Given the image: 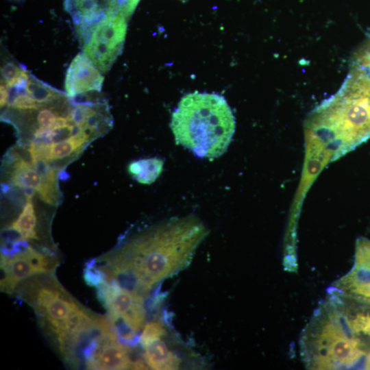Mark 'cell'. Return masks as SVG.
<instances>
[{"label":"cell","instance_id":"obj_10","mask_svg":"<svg viewBox=\"0 0 370 370\" xmlns=\"http://www.w3.org/2000/svg\"><path fill=\"white\" fill-rule=\"evenodd\" d=\"M97 288L98 299L111 318H120L136 331L143 326L146 309L143 296L122 288L116 280L106 282Z\"/></svg>","mask_w":370,"mask_h":370},{"label":"cell","instance_id":"obj_24","mask_svg":"<svg viewBox=\"0 0 370 370\" xmlns=\"http://www.w3.org/2000/svg\"><path fill=\"white\" fill-rule=\"evenodd\" d=\"M10 1L18 2V1H23V0H10Z\"/></svg>","mask_w":370,"mask_h":370},{"label":"cell","instance_id":"obj_5","mask_svg":"<svg viewBox=\"0 0 370 370\" xmlns=\"http://www.w3.org/2000/svg\"><path fill=\"white\" fill-rule=\"evenodd\" d=\"M18 285V296L34 309L40 328L60 352L95 316L82 307L51 273L34 275Z\"/></svg>","mask_w":370,"mask_h":370},{"label":"cell","instance_id":"obj_14","mask_svg":"<svg viewBox=\"0 0 370 370\" xmlns=\"http://www.w3.org/2000/svg\"><path fill=\"white\" fill-rule=\"evenodd\" d=\"M132 363L128 347L120 343L116 338L106 337L86 367L102 370L127 369H132Z\"/></svg>","mask_w":370,"mask_h":370},{"label":"cell","instance_id":"obj_12","mask_svg":"<svg viewBox=\"0 0 370 370\" xmlns=\"http://www.w3.org/2000/svg\"><path fill=\"white\" fill-rule=\"evenodd\" d=\"M92 141L88 138H70L54 143H29V149L33 158L45 160L60 173L75 160Z\"/></svg>","mask_w":370,"mask_h":370},{"label":"cell","instance_id":"obj_8","mask_svg":"<svg viewBox=\"0 0 370 370\" xmlns=\"http://www.w3.org/2000/svg\"><path fill=\"white\" fill-rule=\"evenodd\" d=\"M140 0H64L77 36L106 18L122 15L129 19Z\"/></svg>","mask_w":370,"mask_h":370},{"label":"cell","instance_id":"obj_4","mask_svg":"<svg viewBox=\"0 0 370 370\" xmlns=\"http://www.w3.org/2000/svg\"><path fill=\"white\" fill-rule=\"evenodd\" d=\"M307 136L340 146V155L370 138V97L347 80L308 116Z\"/></svg>","mask_w":370,"mask_h":370},{"label":"cell","instance_id":"obj_22","mask_svg":"<svg viewBox=\"0 0 370 370\" xmlns=\"http://www.w3.org/2000/svg\"><path fill=\"white\" fill-rule=\"evenodd\" d=\"M360 73L362 83L370 96V48L361 60Z\"/></svg>","mask_w":370,"mask_h":370},{"label":"cell","instance_id":"obj_1","mask_svg":"<svg viewBox=\"0 0 370 370\" xmlns=\"http://www.w3.org/2000/svg\"><path fill=\"white\" fill-rule=\"evenodd\" d=\"M208 230L195 216L173 218L135 236L114 254L110 267L119 285L143 296L186 269Z\"/></svg>","mask_w":370,"mask_h":370},{"label":"cell","instance_id":"obj_9","mask_svg":"<svg viewBox=\"0 0 370 370\" xmlns=\"http://www.w3.org/2000/svg\"><path fill=\"white\" fill-rule=\"evenodd\" d=\"M57 264L55 256L32 246L12 258H1V290L12 293L21 282L36 275L51 273Z\"/></svg>","mask_w":370,"mask_h":370},{"label":"cell","instance_id":"obj_6","mask_svg":"<svg viewBox=\"0 0 370 370\" xmlns=\"http://www.w3.org/2000/svg\"><path fill=\"white\" fill-rule=\"evenodd\" d=\"M1 169L6 183L23 192L34 191L49 205L56 206L61 202L58 179L43 176L37 171L28 145L18 143L10 148L3 156Z\"/></svg>","mask_w":370,"mask_h":370},{"label":"cell","instance_id":"obj_17","mask_svg":"<svg viewBox=\"0 0 370 370\" xmlns=\"http://www.w3.org/2000/svg\"><path fill=\"white\" fill-rule=\"evenodd\" d=\"M164 162L158 158L140 159L130 162L128 172L140 184H150L154 182L163 170Z\"/></svg>","mask_w":370,"mask_h":370},{"label":"cell","instance_id":"obj_7","mask_svg":"<svg viewBox=\"0 0 370 370\" xmlns=\"http://www.w3.org/2000/svg\"><path fill=\"white\" fill-rule=\"evenodd\" d=\"M128 19L110 16L79 36L82 53L103 73H106L121 54Z\"/></svg>","mask_w":370,"mask_h":370},{"label":"cell","instance_id":"obj_13","mask_svg":"<svg viewBox=\"0 0 370 370\" xmlns=\"http://www.w3.org/2000/svg\"><path fill=\"white\" fill-rule=\"evenodd\" d=\"M332 298L339 308L350 332L370 351V305L334 294Z\"/></svg>","mask_w":370,"mask_h":370},{"label":"cell","instance_id":"obj_23","mask_svg":"<svg viewBox=\"0 0 370 370\" xmlns=\"http://www.w3.org/2000/svg\"><path fill=\"white\" fill-rule=\"evenodd\" d=\"M362 369H370V351L367 353L365 357Z\"/></svg>","mask_w":370,"mask_h":370},{"label":"cell","instance_id":"obj_2","mask_svg":"<svg viewBox=\"0 0 370 370\" xmlns=\"http://www.w3.org/2000/svg\"><path fill=\"white\" fill-rule=\"evenodd\" d=\"M170 126L177 144L199 158L211 160L227 150L236 123L223 96L195 91L180 99Z\"/></svg>","mask_w":370,"mask_h":370},{"label":"cell","instance_id":"obj_15","mask_svg":"<svg viewBox=\"0 0 370 370\" xmlns=\"http://www.w3.org/2000/svg\"><path fill=\"white\" fill-rule=\"evenodd\" d=\"M336 294L370 305V275L351 269L335 285Z\"/></svg>","mask_w":370,"mask_h":370},{"label":"cell","instance_id":"obj_3","mask_svg":"<svg viewBox=\"0 0 370 370\" xmlns=\"http://www.w3.org/2000/svg\"><path fill=\"white\" fill-rule=\"evenodd\" d=\"M300 351L310 369L363 368L367 352L346 325L331 297L319 306L300 338Z\"/></svg>","mask_w":370,"mask_h":370},{"label":"cell","instance_id":"obj_11","mask_svg":"<svg viewBox=\"0 0 370 370\" xmlns=\"http://www.w3.org/2000/svg\"><path fill=\"white\" fill-rule=\"evenodd\" d=\"M102 74L82 52H79L72 60L66 70L65 92L71 99L100 92L104 80Z\"/></svg>","mask_w":370,"mask_h":370},{"label":"cell","instance_id":"obj_21","mask_svg":"<svg viewBox=\"0 0 370 370\" xmlns=\"http://www.w3.org/2000/svg\"><path fill=\"white\" fill-rule=\"evenodd\" d=\"M166 334L164 325L160 319L147 323L140 335V343L145 348L153 342L161 339Z\"/></svg>","mask_w":370,"mask_h":370},{"label":"cell","instance_id":"obj_18","mask_svg":"<svg viewBox=\"0 0 370 370\" xmlns=\"http://www.w3.org/2000/svg\"><path fill=\"white\" fill-rule=\"evenodd\" d=\"M37 218L35 212L32 198L27 199L23 210L18 218L11 226L18 231L25 240L38 239L36 227Z\"/></svg>","mask_w":370,"mask_h":370},{"label":"cell","instance_id":"obj_25","mask_svg":"<svg viewBox=\"0 0 370 370\" xmlns=\"http://www.w3.org/2000/svg\"><path fill=\"white\" fill-rule=\"evenodd\" d=\"M181 1H187V0H181Z\"/></svg>","mask_w":370,"mask_h":370},{"label":"cell","instance_id":"obj_20","mask_svg":"<svg viewBox=\"0 0 370 370\" xmlns=\"http://www.w3.org/2000/svg\"><path fill=\"white\" fill-rule=\"evenodd\" d=\"M84 279L88 285L95 288L104 282L112 281L105 269L97 266L96 259H90L86 262L84 269Z\"/></svg>","mask_w":370,"mask_h":370},{"label":"cell","instance_id":"obj_16","mask_svg":"<svg viewBox=\"0 0 370 370\" xmlns=\"http://www.w3.org/2000/svg\"><path fill=\"white\" fill-rule=\"evenodd\" d=\"M144 359L147 365L156 370L178 369L180 358L169 349L167 345L159 339L146 347Z\"/></svg>","mask_w":370,"mask_h":370},{"label":"cell","instance_id":"obj_19","mask_svg":"<svg viewBox=\"0 0 370 370\" xmlns=\"http://www.w3.org/2000/svg\"><path fill=\"white\" fill-rule=\"evenodd\" d=\"M352 269L370 275V239L363 237L357 239Z\"/></svg>","mask_w":370,"mask_h":370}]
</instances>
